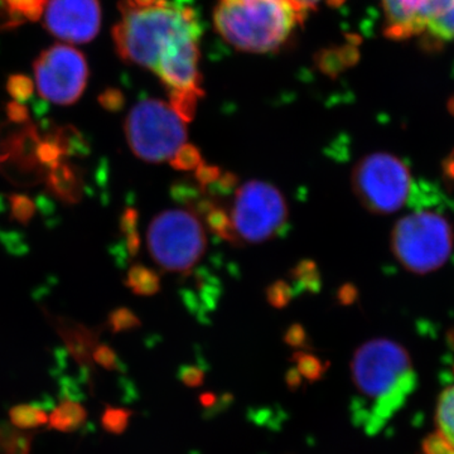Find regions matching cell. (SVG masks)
I'll return each mask as SVG.
<instances>
[{"label":"cell","mask_w":454,"mask_h":454,"mask_svg":"<svg viewBox=\"0 0 454 454\" xmlns=\"http://www.w3.org/2000/svg\"><path fill=\"white\" fill-rule=\"evenodd\" d=\"M139 215L134 208H127L121 215V227L127 238L128 252L131 255H136L139 252L140 238L137 223H138Z\"/></svg>","instance_id":"obj_24"},{"label":"cell","mask_w":454,"mask_h":454,"mask_svg":"<svg viewBox=\"0 0 454 454\" xmlns=\"http://www.w3.org/2000/svg\"><path fill=\"white\" fill-rule=\"evenodd\" d=\"M426 32L437 41H454V0L430 20Z\"/></svg>","instance_id":"obj_20"},{"label":"cell","mask_w":454,"mask_h":454,"mask_svg":"<svg viewBox=\"0 0 454 454\" xmlns=\"http://www.w3.org/2000/svg\"><path fill=\"white\" fill-rule=\"evenodd\" d=\"M230 217L239 241L264 243L286 223L288 205L273 184L249 181L236 190Z\"/></svg>","instance_id":"obj_8"},{"label":"cell","mask_w":454,"mask_h":454,"mask_svg":"<svg viewBox=\"0 0 454 454\" xmlns=\"http://www.w3.org/2000/svg\"><path fill=\"white\" fill-rule=\"evenodd\" d=\"M9 422L14 428L32 430L49 424V414L37 404H18L9 411Z\"/></svg>","instance_id":"obj_17"},{"label":"cell","mask_w":454,"mask_h":454,"mask_svg":"<svg viewBox=\"0 0 454 454\" xmlns=\"http://www.w3.org/2000/svg\"><path fill=\"white\" fill-rule=\"evenodd\" d=\"M356 423L376 433L404 405L417 384L413 363L399 343L376 339L356 349L351 363Z\"/></svg>","instance_id":"obj_2"},{"label":"cell","mask_w":454,"mask_h":454,"mask_svg":"<svg viewBox=\"0 0 454 454\" xmlns=\"http://www.w3.org/2000/svg\"><path fill=\"white\" fill-rule=\"evenodd\" d=\"M358 297V291L354 284L346 283L340 286L337 292V301L342 306H351L356 301Z\"/></svg>","instance_id":"obj_35"},{"label":"cell","mask_w":454,"mask_h":454,"mask_svg":"<svg viewBox=\"0 0 454 454\" xmlns=\"http://www.w3.org/2000/svg\"><path fill=\"white\" fill-rule=\"evenodd\" d=\"M86 419H88V411L85 406L73 397L66 396L51 411L49 427L50 429L57 432L70 434L82 428Z\"/></svg>","instance_id":"obj_14"},{"label":"cell","mask_w":454,"mask_h":454,"mask_svg":"<svg viewBox=\"0 0 454 454\" xmlns=\"http://www.w3.org/2000/svg\"><path fill=\"white\" fill-rule=\"evenodd\" d=\"M125 284L131 289V292L138 295H153L160 292V278L152 269L145 265H133L128 271Z\"/></svg>","instance_id":"obj_18"},{"label":"cell","mask_w":454,"mask_h":454,"mask_svg":"<svg viewBox=\"0 0 454 454\" xmlns=\"http://www.w3.org/2000/svg\"><path fill=\"white\" fill-rule=\"evenodd\" d=\"M236 184H238V177L234 173L226 172L223 173L215 184L206 188V191H208V192L229 193L234 190Z\"/></svg>","instance_id":"obj_33"},{"label":"cell","mask_w":454,"mask_h":454,"mask_svg":"<svg viewBox=\"0 0 454 454\" xmlns=\"http://www.w3.org/2000/svg\"><path fill=\"white\" fill-rule=\"evenodd\" d=\"M300 7L303 8L304 11H310V9L317 7L322 0H294ZM334 2V0H333Z\"/></svg>","instance_id":"obj_38"},{"label":"cell","mask_w":454,"mask_h":454,"mask_svg":"<svg viewBox=\"0 0 454 454\" xmlns=\"http://www.w3.org/2000/svg\"><path fill=\"white\" fill-rule=\"evenodd\" d=\"M286 340L292 346L304 345L306 340V333H304L303 327L301 325H292L286 333Z\"/></svg>","instance_id":"obj_36"},{"label":"cell","mask_w":454,"mask_h":454,"mask_svg":"<svg viewBox=\"0 0 454 454\" xmlns=\"http://www.w3.org/2000/svg\"><path fill=\"white\" fill-rule=\"evenodd\" d=\"M13 14L26 17L29 20H40L49 0H3Z\"/></svg>","instance_id":"obj_26"},{"label":"cell","mask_w":454,"mask_h":454,"mask_svg":"<svg viewBox=\"0 0 454 454\" xmlns=\"http://www.w3.org/2000/svg\"><path fill=\"white\" fill-rule=\"evenodd\" d=\"M7 115L9 121L16 124H27L29 121L28 109L22 103L12 101L7 106Z\"/></svg>","instance_id":"obj_34"},{"label":"cell","mask_w":454,"mask_h":454,"mask_svg":"<svg viewBox=\"0 0 454 454\" xmlns=\"http://www.w3.org/2000/svg\"><path fill=\"white\" fill-rule=\"evenodd\" d=\"M33 68L41 97L59 106L76 103L88 83L85 56L66 44H55L42 52Z\"/></svg>","instance_id":"obj_9"},{"label":"cell","mask_w":454,"mask_h":454,"mask_svg":"<svg viewBox=\"0 0 454 454\" xmlns=\"http://www.w3.org/2000/svg\"><path fill=\"white\" fill-rule=\"evenodd\" d=\"M164 101L143 100L131 109L125 121V136L131 152L149 163L169 160L186 143V125Z\"/></svg>","instance_id":"obj_5"},{"label":"cell","mask_w":454,"mask_h":454,"mask_svg":"<svg viewBox=\"0 0 454 454\" xmlns=\"http://www.w3.org/2000/svg\"><path fill=\"white\" fill-rule=\"evenodd\" d=\"M130 2H133L134 4L137 5H146L151 4V3H153L154 0H130Z\"/></svg>","instance_id":"obj_39"},{"label":"cell","mask_w":454,"mask_h":454,"mask_svg":"<svg viewBox=\"0 0 454 454\" xmlns=\"http://www.w3.org/2000/svg\"><path fill=\"white\" fill-rule=\"evenodd\" d=\"M59 333L77 364L82 366L91 365L92 352L98 345L97 334L80 325H61Z\"/></svg>","instance_id":"obj_13"},{"label":"cell","mask_w":454,"mask_h":454,"mask_svg":"<svg viewBox=\"0 0 454 454\" xmlns=\"http://www.w3.org/2000/svg\"><path fill=\"white\" fill-rule=\"evenodd\" d=\"M35 433L14 428L12 424H0V454H32Z\"/></svg>","instance_id":"obj_16"},{"label":"cell","mask_w":454,"mask_h":454,"mask_svg":"<svg viewBox=\"0 0 454 454\" xmlns=\"http://www.w3.org/2000/svg\"><path fill=\"white\" fill-rule=\"evenodd\" d=\"M121 20L113 38L124 61L153 71L169 92V106L191 121L202 97L200 40L202 29L192 8L175 0L137 5L121 0Z\"/></svg>","instance_id":"obj_1"},{"label":"cell","mask_w":454,"mask_h":454,"mask_svg":"<svg viewBox=\"0 0 454 454\" xmlns=\"http://www.w3.org/2000/svg\"><path fill=\"white\" fill-rule=\"evenodd\" d=\"M300 364L303 372H309V375H312V373L315 375V373L318 372L319 363L315 357L301 355Z\"/></svg>","instance_id":"obj_37"},{"label":"cell","mask_w":454,"mask_h":454,"mask_svg":"<svg viewBox=\"0 0 454 454\" xmlns=\"http://www.w3.org/2000/svg\"><path fill=\"white\" fill-rule=\"evenodd\" d=\"M51 192L65 202H77L82 197V178L70 164L61 162L50 169Z\"/></svg>","instance_id":"obj_15"},{"label":"cell","mask_w":454,"mask_h":454,"mask_svg":"<svg viewBox=\"0 0 454 454\" xmlns=\"http://www.w3.org/2000/svg\"><path fill=\"white\" fill-rule=\"evenodd\" d=\"M292 278L303 291L317 293L321 289L322 280L318 268L312 260L298 262L292 270Z\"/></svg>","instance_id":"obj_19"},{"label":"cell","mask_w":454,"mask_h":454,"mask_svg":"<svg viewBox=\"0 0 454 454\" xmlns=\"http://www.w3.org/2000/svg\"><path fill=\"white\" fill-rule=\"evenodd\" d=\"M352 188L367 211L387 215L399 211L408 201L413 178L406 164L395 155L372 153L355 166Z\"/></svg>","instance_id":"obj_7"},{"label":"cell","mask_w":454,"mask_h":454,"mask_svg":"<svg viewBox=\"0 0 454 454\" xmlns=\"http://www.w3.org/2000/svg\"><path fill=\"white\" fill-rule=\"evenodd\" d=\"M9 206H11L12 219L23 223V225L31 223L35 214V205L31 197L22 195V193H14V195L9 196Z\"/></svg>","instance_id":"obj_25"},{"label":"cell","mask_w":454,"mask_h":454,"mask_svg":"<svg viewBox=\"0 0 454 454\" xmlns=\"http://www.w3.org/2000/svg\"><path fill=\"white\" fill-rule=\"evenodd\" d=\"M92 361L97 363L98 365L103 366L104 369L109 370V372H115V370H121V363L119 360L118 355L110 346L97 345L94 352H92Z\"/></svg>","instance_id":"obj_30"},{"label":"cell","mask_w":454,"mask_h":454,"mask_svg":"<svg viewBox=\"0 0 454 454\" xmlns=\"http://www.w3.org/2000/svg\"><path fill=\"white\" fill-rule=\"evenodd\" d=\"M169 162L170 166L175 169L190 172V170H195L200 164L203 163L202 154L200 149L196 148L195 145L184 143V145L172 155Z\"/></svg>","instance_id":"obj_23"},{"label":"cell","mask_w":454,"mask_h":454,"mask_svg":"<svg viewBox=\"0 0 454 454\" xmlns=\"http://www.w3.org/2000/svg\"><path fill=\"white\" fill-rule=\"evenodd\" d=\"M131 411L124 408L107 405L101 414V427L109 434L121 435L129 426Z\"/></svg>","instance_id":"obj_22"},{"label":"cell","mask_w":454,"mask_h":454,"mask_svg":"<svg viewBox=\"0 0 454 454\" xmlns=\"http://www.w3.org/2000/svg\"><path fill=\"white\" fill-rule=\"evenodd\" d=\"M98 0H49L44 27L59 40L86 43L100 31Z\"/></svg>","instance_id":"obj_10"},{"label":"cell","mask_w":454,"mask_h":454,"mask_svg":"<svg viewBox=\"0 0 454 454\" xmlns=\"http://www.w3.org/2000/svg\"><path fill=\"white\" fill-rule=\"evenodd\" d=\"M195 170L197 184H200V187H202V190H206L210 184H215L223 175L219 167L205 163L200 164Z\"/></svg>","instance_id":"obj_31"},{"label":"cell","mask_w":454,"mask_h":454,"mask_svg":"<svg viewBox=\"0 0 454 454\" xmlns=\"http://www.w3.org/2000/svg\"><path fill=\"white\" fill-rule=\"evenodd\" d=\"M107 324H109L114 333H121L138 328L142 322L133 310L121 307V309L113 310L110 313Z\"/></svg>","instance_id":"obj_27"},{"label":"cell","mask_w":454,"mask_h":454,"mask_svg":"<svg viewBox=\"0 0 454 454\" xmlns=\"http://www.w3.org/2000/svg\"><path fill=\"white\" fill-rule=\"evenodd\" d=\"M267 300L274 309H284L293 300V288L288 283L278 280L268 286Z\"/></svg>","instance_id":"obj_29"},{"label":"cell","mask_w":454,"mask_h":454,"mask_svg":"<svg viewBox=\"0 0 454 454\" xmlns=\"http://www.w3.org/2000/svg\"><path fill=\"white\" fill-rule=\"evenodd\" d=\"M306 14L294 0H217L214 25L236 50L267 53L279 49Z\"/></svg>","instance_id":"obj_3"},{"label":"cell","mask_w":454,"mask_h":454,"mask_svg":"<svg viewBox=\"0 0 454 454\" xmlns=\"http://www.w3.org/2000/svg\"><path fill=\"white\" fill-rule=\"evenodd\" d=\"M124 95L121 90L118 89H106L103 94L98 97V103L107 112H121L124 106Z\"/></svg>","instance_id":"obj_32"},{"label":"cell","mask_w":454,"mask_h":454,"mask_svg":"<svg viewBox=\"0 0 454 454\" xmlns=\"http://www.w3.org/2000/svg\"><path fill=\"white\" fill-rule=\"evenodd\" d=\"M453 229L446 217L419 211L397 221L391 234V247L397 262L415 274L437 270L450 259Z\"/></svg>","instance_id":"obj_4"},{"label":"cell","mask_w":454,"mask_h":454,"mask_svg":"<svg viewBox=\"0 0 454 454\" xmlns=\"http://www.w3.org/2000/svg\"><path fill=\"white\" fill-rule=\"evenodd\" d=\"M146 243L152 258L160 268L184 273L202 258L207 239L195 212L168 210L152 221Z\"/></svg>","instance_id":"obj_6"},{"label":"cell","mask_w":454,"mask_h":454,"mask_svg":"<svg viewBox=\"0 0 454 454\" xmlns=\"http://www.w3.org/2000/svg\"><path fill=\"white\" fill-rule=\"evenodd\" d=\"M426 454H454V385L439 396L435 432L424 443Z\"/></svg>","instance_id":"obj_12"},{"label":"cell","mask_w":454,"mask_h":454,"mask_svg":"<svg viewBox=\"0 0 454 454\" xmlns=\"http://www.w3.org/2000/svg\"><path fill=\"white\" fill-rule=\"evenodd\" d=\"M206 223H207L208 229H210L214 234L220 236L223 240H227L229 243H238L239 239L236 238L231 217H230V215L227 214L223 208L214 206V207L206 214Z\"/></svg>","instance_id":"obj_21"},{"label":"cell","mask_w":454,"mask_h":454,"mask_svg":"<svg viewBox=\"0 0 454 454\" xmlns=\"http://www.w3.org/2000/svg\"><path fill=\"white\" fill-rule=\"evenodd\" d=\"M450 0H381L385 35L393 40H408L427 31Z\"/></svg>","instance_id":"obj_11"},{"label":"cell","mask_w":454,"mask_h":454,"mask_svg":"<svg viewBox=\"0 0 454 454\" xmlns=\"http://www.w3.org/2000/svg\"><path fill=\"white\" fill-rule=\"evenodd\" d=\"M7 90L17 103H26L32 98L33 82L26 74H13L9 77Z\"/></svg>","instance_id":"obj_28"}]
</instances>
